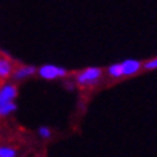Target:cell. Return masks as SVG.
<instances>
[{"label": "cell", "mask_w": 157, "mask_h": 157, "mask_svg": "<svg viewBox=\"0 0 157 157\" xmlns=\"http://www.w3.org/2000/svg\"><path fill=\"white\" fill-rule=\"evenodd\" d=\"M39 136L42 138H49L51 137V130H49L48 127H40V128H39Z\"/></svg>", "instance_id": "11"}, {"label": "cell", "mask_w": 157, "mask_h": 157, "mask_svg": "<svg viewBox=\"0 0 157 157\" xmlns=\"http://www.w3.org/2000/svg\"><path fill=\"white\" fill-rule=\"evenodd\" d=\"M17 97V88L13 84H6L0 88V105L12 102Z\"/></svg>", "instance_id": "3"}, {"label": "cell", "mask_w": 157, "mask_h": 157, "mask_svg": "<svg viewBox=\"0 0 157 157\" xmlns=\"http://www.w3.org/2000/svg\"><path fill=\"white\" fill-rule=\"evenodd\" d=\"M144 69H157V58L146 62L144 63Z\"/></svg>", "instance_id": "10"}, {"label": "cell", "mask_w": 157, "mask_h": 157, "mask_svg": "<svg viewBox=\"0 0 157 157\" xmlns=\"http://www.w3.org/2000/svg\"><path fill=\"white\" fill-rule=\"evenodd\" d=\"M35 71H36V68H33V67H22V68H19V69L14 71L13 78L16 81H22V79L28 78V76L33 75Z\"/></svg>", "instance_id": "6"}, {"label": "cell", "mask_w": 157, "mask_h": 157, "mask_svg": "<svg viewBox=\"0 0 157 157\" xmlns=\"http://www.w3.org/2000/svg\"><path fill=\"white\" fill-rule=\"evenodd\" d=\"M108 74L111 76H115V78H118V76L124 75L123 65H121V63H114V65H111V67L108 68Z\"/></svg>", "instance_id": "8"}, {"label": "cell", "mask_w": 157, "mask_h": 157, "mask_svg": "<svg viewBox=\"0 0 157 157\" xmlns=\"http://www.w3.org/2000/svg\"><path fill=\"white\" fill-rule=\"evenodd\" d=\"M101 75H102V71H101L100 68H88L84 72L76 75V82L81 84V85H90V84L97 82V79Z\"/></svg>", "instance_id": "1"}, {"label": "cell", "mask_w": 157, "mask_h": 157, "mask_svg": "<svg viewBox=\"0 0 157 157\" xmlns=\"http://www.w3.org/2000/svg\"><path fill=\"white\" fill-rule=\"evenodd\" d=\"M16 148L13 147H6V146H2L0 147V157H16Z\"/></svg>", "instance_id": "9"}, {"label": "cell", "mask_w": 157, "mask_h": 157, "mask_svg": "<svg viewBox=\"0 0 157 157\" xmlns=\"http://www.w3.org/2000/svg\"><path fill=\"white\" fill-rule=\"evenodd\" d=\"M16 109H17V105L14 104L13 101H12V102H7V104H2L0 105V118H2V117H7V115L12 114Z\"/></svg>", "instance_id": "7"}, {"label": "cell", "mask_w": 157, "mask_h": 157, "mask_svg": "<svg viewBox=\"0 0 157 157\" xmlns=\"http://www.w3.org/2000/svg\"><path fill=\"white\" fill-rule=\"evenodd\" d=\"M123 72L124 75H134L136 72H138V69L141 68V62L134 61V59H127L123 63Z\"/></svg>", "instance_id": "4"}, {"label": "cell", "mask_w": 157, "mask_h": 157, "mask_svg": "<svg viewBox=\"0 0 157 157\" xmlns=\"http://www.w3.org/2000/svg\"><path fill=\"white\" fill-rule=\"evenodd\" d=\"M39 75L45 79H55V78H62L67 75V69L55 65H43L39 69Z\"/></svg>", "instance_id": "2"}, {"label": "cell", "mask_w": 157, "mask_h": 157, "mask_svg": "<svg viewBox=\"0 0 157 157\" xmlns=\"http://www.w3.org/2000/svg\"><path fill=\"white\" fill-rule=\"evenodd\" d=\"M13 71V65L9 59L6 58H0V81H5L6 78L12 74Z\"/></svg>", "instance_id": "5"}]
</instances>
